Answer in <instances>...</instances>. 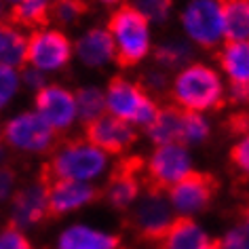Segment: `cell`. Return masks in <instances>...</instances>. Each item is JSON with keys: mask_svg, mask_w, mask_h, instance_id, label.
Returning <instances> with one entry per match:
<instances>
[{"mask_svg": "<svg viewBox=\"0 0 249 249\" xmlns=\"http://www.w3.org/2000/svg\"><path fill=\"white\" fill-rule=\"evenodd\" d=\"M211 241L207 228L196 217H176L159 239L160 249H203Z\"/></svg>", "mask_w": 249, "mask_h": 249, "instance_id": "d6986e66", "label": "cell"}, {"mask_svg": "<svg viewBox=\"0 0 249 249\" xmlns=\"http://www.w3.org/2000/svg\"><path fill=\"white\" fill-rule=\"evenodd\" d=\"M85 140H89L108 157H123L138 142V129L110 114H104L85 124Z\"/></svg>", "mask_w": 249, "mask_h": 249, "instance_id": "5bb4252c", "label": "cell"}, {"mask_svg": "<svg viewBox=\"0 0 249 249\" xmlns=\"http://www.w3.org/2000/svg\"><path fill=\"white\" fill-rule=\"evenodd\" d=\"M28 34L9 21H0V64L11 68L26 66Z\"/></svg>", "mask_w": 249, "mask_h": 249, "instance_id": "603a6c76", "label": "cell"}, {"mask_svg": "<svg viewBox=\"0 0 249 249\" xmlns=\"http://www.w3.org/2000/svg\"><path fill=\"white\" fill-rule=\"evenodd\" d=\"M106 30L114 45L116 66L121 68H138L140 64H144L157 45L152 26L129 2L114 7L108 17Z\"/></svg>", "mask_w": 249, "mask_h": 249, "instance_id": "3957f363", "label": "cell"}, {"mask_svg": "<svg viewBox=\"0 0 249 249\" xmlns=\"http://www.w3.org/2000/svg\"><path fill=\"white\" fill-rule=\"evenodd\" d=\"M182 36L196 51H217L224 36V0H184L178 13Z\"/></svg>", "mask_w": 249, "mask_h": 249, "instance_id": "5b68a950", "label": "cell"}, {"mask_svg": "<svg viewBox=\"0 0 249 249\" xmlns=\"http://www.w3.org/2000/svg\"><path fill=\"white\" fill-rule=\"evenodd\" d=\"M203 249H222V247H220V243H217V241H209Z\"/></svg>", "mask_w": 249, "mask_h": 249, "instance_id": "74e56055", "label": "cell"}, {"mask_svg": "<svg viewBox=\"0 0 249 249\" xmlns=\"http://www.w3.org/2000/svg\"><path fill=\"white\" fill-rule=\"evenodd\" d=\"M195 169V154L179 142L154 146L146 160H142L146 188L167 192L171 186L182 182Z\"/></svg>", "mask_w": 249, "mask_h": 249, "instance_id": "ba28073f", "label": "cell"}, {"mask_svg": "<svg viewBox=\"0 0 249 249\" xmlns=\"http://www.w3.org/2000/svg\"><path fill=\"white\" fill-rule=\"evenodd\" d=\"M112 171V157L102 152L85 138H74L57 144L49 154L42 169L47 179H70V182L99 184Z\"/></svg>", "mask_w": 249, "mask_h": 249, "instance_id": "7a4b0ae2", "label": "cell"}, {"mask_svg": "<svg viewBox=\"0 0 249 249\" xmlns=\"http://www.w3.org/2000/svg\"><path fill=\"white\" fill-rule=\"evenodd\" d=\"M51 2L53 0H19L17 4L9 7V23L19 30H36L51 23Z\"/></svg>", "mask_w": 249, "mask_h": 249, "instance_id": "44dd1931", "label": "cell"}, {"mask_svg": "<svg viewBox=\"0 0 249 249\" xmlns=\"http://www.w3.org/2000/svg\"><path fill=\"white\" fill-rule=\"evenodd\" d=\"M47 186H49L47 178L40 176L38 179L23 184L15 190V195L11 196V201L7 203L11 226L28 232V230L40 226L47 217H51L49 215Z\"/></svg>", "mask_w": 249, "mask_h": 249, "instance_id": "8fae6325", "label": "cell"}, {"mask_svg": "<svg viewBox=\"0 0 249 249\" xmlns=\"http://www.w3.org/2000/svg\"><path fill=\"white\" fill-rule=\"evenodd\" d=\"M74 61L72 38L57 26H42L28 32L26 66L42 72L45 76L64 72Z\"/></svg>", "mask_w": 249, "mask_h": 249, "instance_id": "52a82bcc", "label": "cell"}, {"mask_svg": "<svg viewBox=\"0 0 249 249\" xmlns=\"http://www.w3.org/2000/svg\"><path fill=\"white\" fill-rule=\"evenodd\" d=\"M72 53L80 66L93 72H102L110 66H116L114 45L106 26H93L78 34L72 40Z\"/></svg>", "mask_w": 249, "mask_h": 249, "instance_id": "2e32d148", "label": "cell"}, {"mask_svg": "<svg viewBox=\"0 0 249 249\" xmlns=\"http://www.w3.org/2000/svg\"><path fill=\"white\" fill-rule=\"evenodd\" d=\"M213 124L207 114H196V112H184L182 110V124H179V144L186 148H196L205 144L211 138Z\"/></svg>", "mask_w": 249, "mask_h": 249, "instance_id": "484cf974", "label": "cell"}, {"mask_svg": "<svg viewBox=\"0 0 249 249\" xmlns=\"http://www.w3.org/2000/svg\"><path fill=\"white\" fill-rule=\"evenodd\" d=\"M0 135L7 150L23 157H47L59 138L32 108L11 114L0 124Z\"/></svg>", "mask_w": 249, "mask_h": 249, "instance_id": "8992f818", "label": "cell"}, {"mask_svg": "<svg viewBox=\"0 0 249 249\" xmlns=\"http://www.w3.org/2000/svg\"><path fill=\"white\" fill-rule=\"evenodd\" d=\"M131 224L142 239L146 241H157L167 232L171 222L176 220L167 195L160 190L146 188L138 198V203L131 209Z\"/></svg>", "mask_w": 249, "mask_h": 249, "instance_id": "7c38bea8", "label": "cell"}, {"mask_svg": "<svg viewBox=\"0 0 249 249\" xmlns=\"http://www.w3.org/2000/svg\"><path fill=\"white\" fill-rule=\"evenodd\" d=\"M179 124H182V110L176 106H160L154 121L144 129L146 138L152 146L179 142Z\"/></svg>", "mask_w": 249, "mask_h": 249, "instance_id": "7402d4cb", "label": "cell"}, {"mask_svg": "<svg viewBox=\"0 0 249 249\" xmlns=\"http://www.w3.org/2000/svg\"><path fill=\"white\" fill-rule=\"evenodd\" d=\"M17 188H19V182H17L15 169L0 163V205H7Z\"/></svg>", "mask_w": 249, "mask_h": 249, "instance_id": "836d02e7", "label": "cell"}, {"mask_svg": "<svg viewBox=\"0 0 249 249\" xmlns=\"http://www.w3.org/2000/svg\"><path fill=\"white\" fill-rule=\"evenodd\" d=\"M19 74H21V87L28 91H32V93L42 89V87L49 83V76H45L42 72L34 70V68H30V66H23L19 70Z\"/></svg>", "mask_w": 249, "mask_h": 249, "instance_id": "e575fe53", "label": "cell"}, {"mask_svg": "<svg viewBox=\"0 0 249 249\" xmlns=\"http://www.w3.org/2000/svg\"><path fill=\"white\" fill-rule=\"evenodd\" d=\"M169 80H171L169 72L163 70V68H159V66H152L144 72L140 85L144 87L150 95H159V93H167V89H169Z\"/></svg>", "mask_w": 249, "mask_h": 249, "instance_id": "4dcf8cb0", "label": "cell"}, {"mask_svg": "<svg viewBox=\"0 0 249 249\" xmlns=\"http://www.w3.org/2000/svg\"><path fill=\"white\" fill-rule=\"evenodd\" d=\"M23 91L19 68L0 64V114L7 112Z\"/></svg>", "mask_w": 249, "mask_h": 249, "instance_id": "f1b7e54d", "label": "cell"}, {"mask_svg": "<svg viewBox=\"0 0 249 249\" xmlns=\"http://www.w3.org/2000/svg\"><path fill=\"white\" fill-rule=\"evenodd\" d=\"M167 95L179 110L209 116L226 104V80L215 66L195 59L173 72Z\"/></svg>", "mask_w": 249, "mask_h": 249, "instance_id": "6da1fadb", "label": "cell"}, {"mask_svg": "<svg viewBox=\"0 0 249 249\" xmlns=\"http://www.w3.org/2000/svg\"><path fill=\"white\" fill-rule=\"evenodd\" d=\"M2 2L7 4V7H13V4H17V2H19V0H2Z\"/></svg>", "mask_w": 249, "mask_h": 249, "instance_id": "f35d334b", "label": "cell"}, {"mask_svg": "<svg viewBox=\"0 0 249 249\" xmlns=\"http://www.w3.org/2000/svg\"><path fill=\"white\" fill-rule=\"evenodd\" d=\"M222 249H249V226L247 220H241L226 228L222 239L217 241Z\"/></svg>", "mask_w": 249, "mask_h": 249, "instance_id": "f546056e", "label": "cell"}, {"mask_svg": "<svg viewBox=\"0 0 249 249\" xmlns=\"http://www.w3.org/2000/svg\"><path fill=\"white\" fill-rule=\"evenodd\" d=\"M95 2L104 4V7H118V4H123L124 0H95Z\"/></svg>", "mask_w": 249, "mask_h": 249, "instance_id": "d590c367", "label": "cell"}, {"mask_svg": "<svg viewBox=\"0 0 249 249\" xmlns=\"http://www.w3.org/2000/svg\"><path fill=\"white\" fill-rule=\"evenodd\" d=\"M230 163H232L236 171L247 176V171H249V138H247V133H243L232 144V148H230Z\"/></svg>", "mask_w": 249, "mask_h": 249, "instance_id": "d6a6232c", "label": "cell"}, {"mask_svg": "<svg viewBox=\"0 0 249 249\" xmlns=\"http://www.w3.org/2000/svg\"><path fill=\"white\" fill-rule=\"evenodd\" d=\"M121 236L89 222H70L55 236L53 249H121Z\"/></svg>", "mask_w": 249, "mask_h": 249, "instance_id": "e0dca14e", "label": "cell"}, {"mask_svg": "<svg viewBox=\"0 0 249 249\" xmlns=\"http://www.w3.org/2000/svg\"><path fill=\"white\" fill-rule=\"evenodd\" d=\"M106 114L129 123L135 129H144L154 121L159 112V102L150 95L140 80L127 76H112L104 87Z\"/></svg>", "mask_w": 249, "mask_h": 249, "instance_id": "277c9868", "label": "cell"}, {"mask_svg": "<svg viewBox=\"0 0 249 249\" xmlns=\"http://www.w3.org/2000/svg\"><path fill=\"white\" fill-rule=\"evenodd\" d=\"M87 13V0H53L51 19L57 28H72Z\"/></svg>", "mask_w": 249, "mask_h": 249, "instance_id": "83f0119b", "label": "cell"}, {"mask_svg": "<svg viewBox=\"0 0 249 249\" xmlns=\"http://www.w3.org/2000/svg\"><path fill=\"white\" fill-rule=\"evenodd\" d=\"M0 249H34V243L30 241L28 232L7 224L0 228Z\"/></svg>", "mask_w": 249, "mask_h": 249, "instance_id": "1f68e13d", "label": "cell"}, {"mask_svg": "<svg viewBox=\"0 0 249 249\" xmlns=\"http://www.w3.org/2000/svg\"><path fill=\"white\" fill-rule=\"evenodd\" d=\"M2 150H4V146H2V135H0V154H2Z\"/></svg>", "mask_w": 249, "mask_h": 249, "instance_id": "ab89813d", "label": "cell"}, {"mask_svg": "<svg viewBox=\"0 0 249 249\" xmlns=\"http://www.w3.org/2000/svg\"><path fill=\"white\" fill-rule=\"evenodd\" d=\"M49 196V215L66 217L78 213L99 198V188L95 184L70 182V179H47Z\"/></svg>", "mask_w": 249, "mask_h": 249, "instance_id": "9a60e30c", "label": "cell"}, {"mask_svg": "<svg viewBox=\"0 0 249 249\" xmlns=\"http://www.w3.org/2000/svg\"><path fill=\"white\" fill-rule=\"evenodd\" d=\"M224 36L226 40H249V0H224Z\"/></svg>", "mask_w": 249, "mask_h": 249, "instance_id": "cb8c5ba5", "label": "cell"}, {"mask_svg": "<svg viewBox=\"0 0 249 249\" xmlns=\"http://www.w3.org/2000/svg\"><path fill=\"white\" fill-rule=\"evenodd\" d=\"M146 190L144 184V173H142V160L138 159H127L123 160L116 169L108 173V182L99 195L104 201L116 211H129L138 203L142 192Z\"/></svg>", "mask_w": 249, "mask_h": 249, "instance_id": "4fadbf2b", "label": "cell"}, {"mask_svg": "<svg viewBox=\"0 0 249 249\" xmlns=\"http://www.w3.org/2000/svg\"><path fill=\"white\" fill-rule=\"evenodd\" d=\"M7 13H9V7H7V4H4V2H2V0H0V21H4L2 17L7 15Z\"/></svg>", "mask_w": 249, "mask_h": 249, "instance_id": "8d00e7d4", "label": "cell"}, {"mask_svg": "<svg viewBox=\"0 0 249 249\" xmlns=\"http://www.w3.org/2000/svg\"><path fill=\"white\" fill-rule=\"evenodd\" d=\"M74 102H76V116L78 124H89L95 118L106 114V99L104 89L97 85H83L74 91Z\"/></svg>", "mask_w": 249, "mask_h": 249, "instance_id": "d4e9b609", "label": "cell"}, {"mask_svg": "<svg viewBox=\"0 0 249 249\" xmlns=\"http://www.w3.org/2000/svg\"><path fill=\"white\" fill-rule=\"evenodd\" d=\"M131 7L144 15V19L152 28H163L171 21L173 0H131Z\"/></svg>", "mask_w": 249, "mask_h": 249, "instance_id": "4316f807", "label": "cell"}, {"mask_svg": "<svg viewBox=\"0 0 249 249\" xmlns=\"http://www.w3.org/2000/svg\"><path fill=\"white\" fill-rule=\"evenodd\" d=\"M152 55H154V66L163 68L167 72H171V70L176 72L182 66L195 61L196 49L184 36H167L159 45H154Z\"/></svg>", "mask_w": 249, "mask_h": 249, "instance_id": "ffe728a7", "label": "cell"}, {"mask_svg": "<svg viewBox=\"0 0 249 249\" xmlns=\"http://www.w3.org/2000/svg\"><path fill=\"white\" fill-rule=\"evenodd\" d=\"M217 70L226 85L249 87V42L224 40L215 51Z\"/></svg>", "mask_w": 249, "mask_h": 249, "instance_id": "ac0fdd59", "label": "cell"}, {"mask_svg": "<svg viewBox=\"0 0 249 249\" xmlns=\"http://www.w3.org/2000/svg\"><path fill=\"white\" fill-rule=\"evenodd\" d=\"M215 178L203 171H192L182 182L165 192L176 217H196L209 209L215 198Z\"/></svg>", "mask_w": 249, "mask_h": 249, "instance_id": "30bf717a", "label": "cell"}, {"mask_svg": "<svg viewBox=\"0 0 249 249\" xmlns=\"http://www.w3.org/2000/svg\"><path fill=\"white\" fill-rule=\"evenodd\" d=\"M32 102V110L45 121L57 135L72 131L78 124L76 102H74V89L61 83H47L38 89Z\"/></svg>", "mask_w": 249, "mask_h": 249, "instance_id": "9c48e42d", "label": "cell"}]
</instances>
